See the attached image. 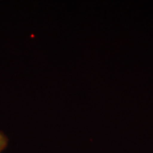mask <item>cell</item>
I'll use <instances>...</instances> for the list:
<instances>
[{
	"mask_svg": "<svg viewBox=\"0 0 153 153\" xmlns=\"http://www.w3.org/2000/svg\"><path fill=\"white\" fill-rule=\"evenodd\" d=\"M9 142V140L3 132L0 131V153L2 152L6 147Z\"/></svg>",
	"mask_w": 153,
	"mask_h": 153,
	"instance_id": "1",
	"label": "cell"
}]
</instances>
